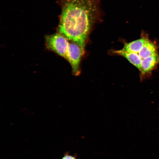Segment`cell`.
Segmentation results:
<instances>
[{
    "label": "cell",
    "mask_w": 159,
    "mask_h": 159,
    "mask_svg": "<svg viewBox=\"0 0 159 159\" xmlns=\"http://www.w3.org/2000/svg\"><path fill=\"white\" fill-rule=\"evenodd\" d=\"M58 33L84 48L92 27L100 19L99 0H58Z\"/></svg>",
    "instance_id": "obj_1"
},
{
    "label": "cell",
    "mask_w": 159,
    "mask_h": 159,
    "mask_svg": "<svg viewBox=\"0 0 159 159\" xmlns=\"http://www.w3.org/2000/svg\"><path fill=\"white\" fill-rule=\"evenodd\" d=\"M59 33L47 35L45 37L47 48L66 59L69 42Z\"/></svg>",
    "instance_id": "obj_2"
},
{
    "label": "cell",
    "mask_w": 159,
    "mask_h": 159,
    "mask_svg": "<svg viewBox=\"0 0 159 159\" xmlns=\"http://www.w3.org/2000/svg\"><path fill=\"white\" fill-rule=\"evenodd\" d=\"M84 52L85 48L76 42H69L66 59L70 64L74 75H78L80 73V62Z\"/></svg>",
    "instance_id": "obj_3"
},
{
    "label": "cell",
    "mask_w": 159,
    "mask_h": 159,
    "mask_svg": "<svg viewBox=\"0 0 159 159\" xmlns=\"http://www.w3.org/2000/svg\"><path fill=\"white\" fill-rule=\"evenodd\" d=\"M159 64V53L155 54L142 60L140 68L139 70L141 80L148 77L152 71Z\"/></svg>",
    "instance_id": "obj_4"
},
{
    "label": "cell",
    "mask_w": 159,
    "mask_h": 159,
    "mask_svg": "<svg viewBox=\"0 0 159 159\" xmlns=\"http://www.w3.org/2000/svg\"><path fill=\"white\" fill-rule=\"evenodd\" d=\"M148 39V34L143 30L140 39L130 42H125L123 48L122 49L125 52L137 54L140 50L145 42Z\"/></svg>",
    "instance_id": "obj_5"
},
{
    "label": "cell",
    "mask_w": 159,
    "mask_h": 159,
    "mask_svg": "<svg viewBox=\"0 0 159 159\" xmlns=\"http://www.w3.org/2000/svg\"><path fill=\"white\" fill-rule=\"evenodd\" d=\"M158 48V46L155 42L148 39L137 54L142 60L156 53Z\"/></svg>",
    "instance_id": "obj_6"
},
{
    "label": "cell",
    "mask_w": 159,
    "mask_h": 159,
    "mask_svg": "<svg viewBox=\"0 0 159 159\" xmlns=\"http://www.w3.org/2000/svg\"><path fill=\"white\" fill-rule=\"evenodd\" d=\"M113 52L124 57L139 70L140 69L142 59L137 53L125 52L122 49L115 50Z\"/></svg>",
    "instance_id": "obj_7"
},
{
    "label": "cell",
    "mask_w": 159,
    "mask_h": 159,
    "mask_svg": "<svg viewBox=\"0 0 159 159\" xmlns=\"http://www.w3.org/2000/svg\"><path fill=\"white\" fill-rule=\"evenodd\" d=\"M60 159H80L76 155H72L69 154L68 152H66L64 156Z\"/></svg>",
    "instance_id": "obj_8"
}]
</instances>
